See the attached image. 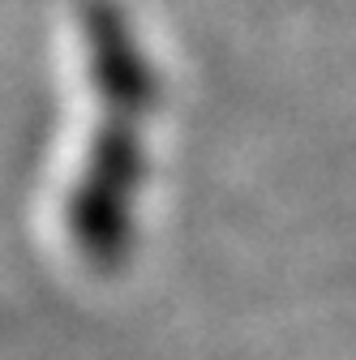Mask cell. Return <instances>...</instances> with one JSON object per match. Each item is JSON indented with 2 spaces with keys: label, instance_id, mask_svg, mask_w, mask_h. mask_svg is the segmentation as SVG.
Masks as SVG:
<instances>
[{
  "label": "cell",
  "instance_id": "1",
  "mask_svg": "<svg viewBox=\"0 0 356 360\" xmlns=\"http://www.w3.org/2000/svg\"><path fill=\"white\" fill-rule=\"evenodd\" d=\"M82 39L86 73L99 90V133L69 198V236L86 262L108 270L129 249L133 198L146 172L142 120L155 108V73L129 22L103 0L82 9Z\"/></svg>",
  "mask_w": 356,
  "mask_h": 360
}]
</instances>
